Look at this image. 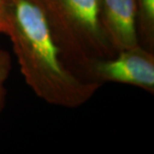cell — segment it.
<instances>
[{"label":"cell","instance_id":"1","mask_svg":"<svg viewBox=\"0 0 154 154\" xmlns=\"http://www.w3.org/2000/svg\"><path fill=\"white\" fill-rule=\"evenodd\" d=\"M5 33L25 82L50 105H83L102 84L79 75L68 64L37 0H5L0 5Z\"/></svg>","mask_w":154,"mask_h":154},{"label":"cell","instance_id":"2","mask_svg":"<svg viewBox=\"0 0 154 154\" xmlns=\"http://www.w3.org/2000/svg\"><path fill=\"white\" fill-rule=\"evenodd\" d=\"M37 1L65 60L79 75L89 80L94 61L116 55L100 27L99 0Z\"/></svg>","mask_w":154,"mask_h":154},{"label":"cell","instance_id":"3","mask_svg":"<svg viewBox=\"0 0 154 154\" xmlns=\"http://www.w3.org/2000/svg\"><path fill=\"white\" fill-rule=\"evenodd\" d=\"M89 80L100 84L115 82L140 88L154 94V54L138 45L115 56L94 61L88 70Z\"/></svg>","mask_w":154,"mask_h":154},{"label":"cell","instance_id":"4","mask_svg":"<svg viewBox=\"0 0 154 154\" xmlns=\"http://www.w3.org/2000/svg\"><path fill=\"white\" fill-rule=\"evenodd\" d=\"M99 18L101 29L116 53L140 45L135 0H99Z\"/></svg>","mask_w":154,"mask_h":154},{"label":"cell","instance_id":"5","mask_svg":"<svg viewBox=\"0 0 154 154\" xmlns=\"http://www.w3.org/2000/svg\"><path fill=\"white\" fill-rule=\"evenodd\" d=\"M136 22L140 45L153 52L154 0H135Z\"/></svg>","mask_w":154,"mask_h":154},{"label":"cell","instance_id":"6","mask_svg":"<svg viewBox=\"0 0 154 154\" xmlns=\"http://www.w3.org/2000/svg\"><path fill=\"white\" fill-rule=\"evenodd\" d=\"M12 60L10 52L0 46V115L5 108L7 99L5 83L10 76Z\"/></svg>","mask_w":154,"mask_h":154},{"label":"cell","instance_id":"7","mask_svg":"<svg viewBox=\"0 0 154 154\" xmlns=\"http://www.w3.org/2000/svg\"><path fill=\"white\" fill-rule=\"evenodd\" d=\"M5 22L3 19V16L1 13V9H0V33H5Z\"/></svg>","mask_w":154,"mask_h":154},{"label":"cell","instance_id":"8","mask_svg":"<svg viewBox=\"0 0 154 154\" xmlns=\"http://www.w3.org/2000/svg\"><path fill=\"white\" fill-rule=\"evenodd\" d=\"M4 1H5V0H0V5H1V4H2V3L4 2Z\"/></svg>","mask_w":154,"mask_h":154}]
</instances>
